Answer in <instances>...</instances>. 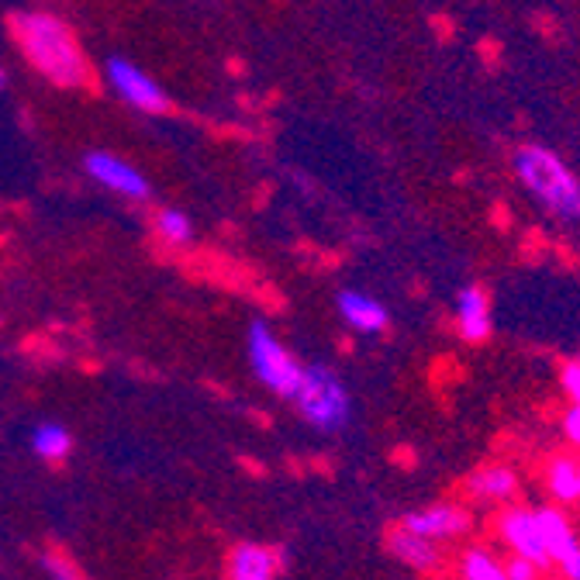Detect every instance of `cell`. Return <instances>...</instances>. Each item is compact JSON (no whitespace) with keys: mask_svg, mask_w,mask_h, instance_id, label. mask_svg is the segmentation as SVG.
Returning <instances> with one entry per match:
<instances>
[{"mask_svg":"<svg viewBox=\"0 0 580 580\" xmlns=\"http://www.w3.org/2000/svg\"><path fill=\"white\" fill-rule=\"evenodd\" d=\"M11 38L28 66L59 90H80L90 83L87 52L80 49L73 28L49 11L11 14Z\"/></svg>","mask_w":580,"mask_h":580,"instance_id":"6da1fadb","label":"cell"},{"mask_svg":"<svg viewBox=\"0 0 580 580\" xmlns=\"http://www.w3.org/2000/svg\"><path fill=\"white\" fill-rule=\"evenodd\" d=\"M556 570L563 574V580H580V546L574 549V553H567L560 563H556Z\"/></svg>","mask_w":580,"mask_h":580,"instance_id":"603a6c76","label":"cell"},{"mask_svg":"<svg viewBox=\"0 0 580 580\" xmlns=\"http://www.w3.org/2000/svg\"><path fill=\"white\" fill-rule=\"evenodd\" d=\"M563 391L570 394V401L580 404V360H574L563 370Z\"/></svg>","mask_w":580,"mask_h":580,"instance_id":"44dd1931","label":"cell"},{"mask_svg":"<svg viewBox=\"0 0 580 580\" xmlns=\"http://www.w3.org/2000/svg\"><path fill=\"white\" fill-rule=\"evenodd\" d=\"M456 318H460V335L467 342H484L491 335V304L480 287H463L456 297Z\"/></svg>","mask_w":580,"mask_h":580,"instance_id":"4fadbf2b","label":"cell"},{"mask_svg":"<svg viewBox=\"0 0 580 580\" xmlns=\"http://www.w3.org/2000/svg\"><path fill=\"white\" fill-rule=\"evenodd\" d=\"M290 401H294L297 415L318 432H342L353 418V398H349L346 384L325 363L304 366L301 387Z\"/></svg>","mask_w":580,"mask_h":580,"instance_id":"3957f363","label":"cell"},{"mask_svg":"<svg viewBox=\"0 0 580 580\" xmlns=\"http://www.w3.org/2000/svg\"><path fill=\"white\" fill-rule=\"evenodd\" d=\"M387 553H391L401 567L415 570V574H435V570L442 567V546L425 536H418V532L404 529V525L387 532Z\"/></svg>","mask_w":580,"mask_h":580,"instance_id":"9c48e42d","label":"cell"},{"mask_svg":"<svg viewBox=\"0 0 580 580\" xmlns=\"http://www.w3.org/2000/svg\"><path fill=\"white\" fill-rule=\"evenodd\" d=\"M4 80H7V76H4V70H0V87H4Z\"/></svg>","mask_w":580,"mask_h":580,"instance_id":"cb8c5ba5","label":"cell"},{"mask_svg":"<svg viewBox=\"0 0 580 580\" xmlns=\"http://www.w3.org/2000/svg\"><path fill=\"white\" fill-rule=\"evenodd\" d=\"M498 536H501V543L511 549V556H525V560H532L536 567H543V570L553 567L536 508L505 505L501 508V515H498Z\"/></svg>","mask_w":580,"mask_h":580,"instance_id":"8992f818","label":"cell"},{"mask_svg":"<svg viewBox=\"0 0 580 580\" xmlns=\"http://www.w3.org/2000/svg\"><path fill=\"white\" fill-rule=\"evenodd\" d=\"M539 511V525H543V539H546V549H549V560L560 563L567 553H574L580 546L574 525H570V518L563 515L560 508H536Z\"/></svg>","mask_w":580,"mask_h":580,"instance_id":"5bb4252c","label":"cell"},{"mask_svg":"<svg viewBox=\"0 0 580 580\" xmlns=\"http://www.w3.org/2000/svg\"><path fill=\"white\" fill-rule=\"evenodd\" d=\"M563 432H567V439L574 442V446H580V404L574 401L567 411V418H563Z\"/></svg>","mask_w":580,"mask_h":580,"instance_id":"7402d4cb","label":"cell"},{"mask_svg":"<svg viewBox=\"0 0 580 580\" xmlns=\"http://www.w3.org/2000/svg\"><path fill=\"white\" fill-rule=\"evenodd\" d=\"M546 487L553 501L560 505H577L580 501V460L574 456H553L546 467Z\"/></svg>","mask_w":580,"mask_h":580,"instance_id":"2e32d148","label":"cell"},{"mask_svg":"<svg viewBox=\"0 0 580 580\" xmlns=\"http://www.w3.org/2000/svg\"><path fill=\"white\" fill-rule=\"evenodd\" d=\"M280 553L266 543H239L225 560V580H277Z\"/></svg>","mask_w":580,"mask_h":580,"instance_id":"30bf717a","label":"cell"},{"mask_svg":"<svg viewBox=\"0 0 580 580\" xmlns=\"http://www.w3.org/2000/svg\"><path fill=\"white\" fill-rule=\"evenodd\" d=\"M401 525L442 546V543H453V539L467 536L473 518H470V511L463 505H456V501H439V505L408 511V515L401 518Z\"/></svg>","mask_w":580,"mask_h":580,"instance_id":"ba28073f","label":"cell"},{"mask_svg":"<svg viewBox=\"0 0 580 580\" xmlns=\"http://www.w3.org/2000/svg\"><path fill=\"white\" fill-rule=\"evenodd\" d=\"M467 491L480 505H511L518 494V477L505 463H487L477 473H470Z\"/></svg>","mask_w":580,"mask_h":580,"instance_id":"8fae6325","label":"cell"},{"mask_svg":"<svg viewBox=\"0 0 580 580\" xmlns=\"http://www.w3.org/2000/svg\"><path fill=\"white\" fill-rule=\"evenodd\" d=\"M156 232L159 239L166 242V246H190V239H194V225H190V218L183 215L177 208H159L156 211Z\"/></svg>","mask_w":580,"mask_h":580,"instance_id":"ac0fdd59","label":"cell"},{"mask_svg":"<svg viewBox=\"0 0 580 580\" xmlns=\"http://www.w3.org/2000/svg\"><path fill=\"white\" fill-rule=\"evenodd\" d=\"M515 170L525 187L563 221H580V180L567 170L556 152L543 145H525L515 152Z\"/></svg>","mask_w":580,"mask_h":580,"instance_id":"7a4b0ae2","label":"cell"},{"mask_svg":"<svg viewBox=\"0 0 580 580\" xmlns=\"http://www.w3.org/2000/svg\"><path fill=\"white\" fill-rule=\"evenodd\" d=\"M456 577L460 580H508V567L498 553L487 546H467L456 560Z\"/></svg>","mask_w":580,"mask_h":580,"instance_id":"9a60e30c","label":"cell"},{"mask_svg":"<svg viewBox=\"0 0 580 580\" xmlns=\"http://www.w3.org/2000/svg\"><path fill=\"white\" fill-rule=\"evenodd\" d=\"M339 315L346 318L349 328H356V332H363V335H377V332H384V328L391 325V315H387L384 304L360 294V290H342L339 294Z\"/></svg>","mask_w":580,"mask_h":580,"instance_id":"7c38bea8","label":"cell"},{"mask_svg":"<svg viewBox=\"0 0 580 580\" xmlns=\"http://www.w3.org/2000/svg\"><path fill=\"white\" fill-rule=\"evenodd\" d=\"M83 173L90 180H97L104 190L111 194H121L128 201H145L152 194L149 180L142 177V170H135L128 159L114 156V152H104V149H94L83 156Z\"/></svg>","mask_w":580,"mask_h":580,"instance_id":"52a82bcc","label":"cell"},{"mask_svg":"<svg viewBox=\"0 0 580 580\" xmlns=\"http://www.w3.org/2000/svg\"><path fill=\"white\" fill-rule=\"evenodd\" d=\"M38 567H42L45 580H83L80 567L73 563V556H66L63 549H45L38 556Z\"/></svg>","mask_w":580,"mask_h":580,"instance_id":"d6986e66","label":"cell"},{"mask_svg":"<svg viewBox=\"0 0 580 580\" xmlns=\"http://www.w3.org/2000/svg\"><path fill=\"white\" fill-rule=\"evenodd\" d=\"M104 73H108L111 90L128 104V108H135L142 114H166L170 111V97H166V90L159 87L145 70H139L132 59L111 56L108 63H104Z\"/></svg>","mask_w":580,"mask_h":580,"instance_id":"5b68a950","label":"cell"},{"mask_svg":"<svg viewBox=\"0 0 580 580\" xmlns=\"http://www.w3.org/2000/svg\"><path fill=\"white\" fill-rule=\"evenodd\" d=\"M505 567H508V580H543V567H536L525 556H511V560H505Z\"/></svg>","mask_w":580,"mask_h":580,"instance_id":"ffe728a7","label":"cell"},{"mask_svg":"<svg viewBox=\"0 0 580 580\" xmlns=\"http://www.w3.org/2000/svg\"><path fill=\"white\" fill-rule=\"evenodd\" d=\"M32 453L45 463H63L73 453V435L59 422H42L32 429Z\"/></svg>","mask_w":580,"mask_h":580,"instance_id":"e0dca14e","label":"cell"},{"mask_svg":"<svg viewBox=\"0 0 580 580\" xmlns=\"http://www.w3.org/2000/svg\"><path fill=\"white\" fill-rule=\"evenodd\" d=\"M246 356H249V366H253L256 380L266 387V391H273L277 398H287V401L294 398L297 387H301V377H304V363L273 335V328L266 322L249 325Z\"/></svg>","mask_w":580,"mask_h":580,"instance_id":"277c9868","label":"cell"}]
</instances>
